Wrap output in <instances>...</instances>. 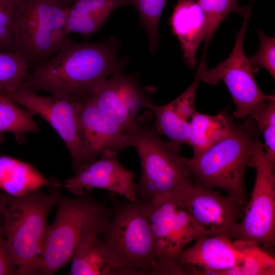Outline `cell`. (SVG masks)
I'll list each match as a JSON object with an SVG mask.
<instances>
[{
	"label": "cell",
	"instance_id": "603a6c76",
	"mask_svg": "<svg viewBox=\"0 0 275 275\" xmlns=\"http://www.w3.org/2000/svg\"><path fill=\"white\" fill-rule=\"evenodd\" d=\"M205 18L206 31L204 39L206 53L214 33L223 20L230 13L241 14L245 6L240 7L239 0H197Z\"/></svg>",
	"mask_w": 275,
	"mask_h": 275
},
{
	"label": "cell",
	"instance_id": "ffe728a7",
	"mask_svg": "<svg viewBox=\"0 0 275 275\" xmlns=\"http://www.w3.org/2000/svg\"><path fill=\"white\" fill-rule=\"evenodd\" d=\"M232 121L224 113L210 116L196 112L189 123L188 145L193 148V155L202 153L226 138Z\"/></svg>",
	"mask_w": 275,
	"mask_h": 275
},
{
	"label": "cell",
	"instance_id": "836d02e7",
	"mask_svg": "<svg viewBox=\"0 0 275 275\" xmlns=\"http://www.w3.org/2000/svg\"><path fill=\"white\" fill-rule=\"evenodd\" d=\"M63 6L67 7L68 5L71 3H73L76 0H57Z\"/></svg>",
	"mask_w": 275,
	"mask_h": 275
},
{
	"label": "cell",
	"instance_id": "e0dca14e",
	"mask_svg": "<svg viewBox=\"0 0 275 275\" xmlns=\"http://www.w3.org/2000/svg\"><path fill=\"white\" fill-rule=\"evenodd\" d=\"M170 23L180 43L183 57L188 66H197L196 53L206 31L205 18L195 0H177Z\"/></svg>",
	"mask_w": 275,
	"mask_h": 275
},
{
	"label": "cell",
	"instance_id": "7c38bea8",
	"mask_svg": "<svg viewBox=\"0 0 275 275\" xmlns=\"http://www.w3.org/2000/svg\"><path fill=\"white\" fill-rule=\"evenodd\" d=\"M177 195L206 235L236 239L248 203L228 195L225 196L197 182Z\"/></svg>",
	"mask_w": 275,
	"mask_h": 275
},
{
	"label": "cell",
	"instance_id": "277c9868",
	"mask_svg": "<svg viewBox=\"0 0 275 275\" xmlns=\"http://www.w3.org/2000/svg\"><path fill=\"white\" fill-rule=\"evenodd\" d=\"M113 200L102 245L122 275H153L156 257L146 202Z\"/></svg>",
	"mask_w": 275,
	"mask_h": 275
},
{
	"label": "cell",
	"instance_id": "ba28073f",
	"mask_svg": "<svg viewBox=\"0 0 275 275\" xmlns=\"http://www.w3.org/2000/svg\"><path fill=\"white\" fill-rule=\"evenodd\" d=\"M145 202L156 257L153 275H181L182 251L205 233L177 194L159 195Z\"/></svg>",
	"mask_w": 275,
	"mask_h": 275
},
{
	"label": "cell",
	"instance_id": "9c48e42d",
	"mask_svg": "<svg viewBox=\"0 0 275 275\" xmlns=\"http://www.w3.org/2000/svg\"><path fill=\"white\" fill-rule=\"evenodd\" d=\"M248 166L255 169L256 180L235 240L269 248L275 242L274 163L266 158L261 143Z\"/></svg>",
	"mask_w": 275,
	"mask_h": 275
},
{
	"label": "cell",
	"instance_id": "f1b7e54d",
	"mask_svg": "<svg viewBox=\"0 0 275 275\" xmlns=\"http://www.w3.org/2000/svg\"><path fill=\"white\" fill-rule=\"evenodd\" d=\"M108 16L102 14L80 13L67 7L66 29L68 34L78 33L88 36L92 34L104 24Z\"/></svg>",
	"mask_w": 275,
	"mask_h": 275
},
{
	"label": "cell",
	"instance_id": "484cf974",
	"mask_svg": "<svg viewBox=\"0 0 275 275\" xmlns=\"http://www.w3.org/2000/svg\"><path fill=\"white\" fill-rule=\"evenodd\" d=\"M255 120L263 134L266 158L275 163V97L268 101H262L252 108L250 115Z\"/></svg>",
	"mask_w": 275,
	"mask_h": 275
},
{
	"label": "cell",
	"instance_id": "4316f807",
	"mask_svg": "<svg viewBox=\"0 0 275 275\" xmlns=\"http://www.w3.org/2000/svg\"><path fill=\"white\" fill-rule=\"evenodd\" d=\"M274 259L259 246L250 244L246 257L238 265L227 271L225 274H274Z\"/></svg>",
	"mask_w": 275,
	"mask_h": 275
},
{
	"label": "cell",
	"instance_id": "8992f818",
	"mask_svg": "<svg viewBox=\"0 0 275 275\" xmlns=\"http://www.w3.org/2000/svg\"><path fill=\"white\" fill-rule=\"evenodd\" d=\"M67 7L57 0H22L14 22V52L37 67L71 40L66 22Z\"/></svg>",
	"mask_w": 275,
	"mask_h": 275
},
{
	"label": "cell",
	"instance_id": "83f0119b",
	"mask_svg": "<svg viewBox=\"0 0 275 275\" xmlns=\"http://www.w3.org/2000/svg\"><path fill=\"white\" fill-rule=\"evenodd\" d=\"M22 0H0V51L14 52V22Z\"/></svg>",
	"mask_w": 275,
	"mask_h": 275
},
{
	"label": "cell",
	"instance_id": "6da1fadb",
	"mask_svg": "<svg viewBox=\"0 0 275 275\" xmlns=\"http://www.w3.org/2000/svg\"><path fill=\"white\" fill-rule=\"evenodd\" d=\"M120 46L114 37L97 43L71 40L29 74L19 89L46 91L56 97L87 94L97 82L122 72L126 62L117 57Z\"/></svg>",
	"mask_w": 275,
	"mask_h": 275
},
{
	"label": "cell",
	"instance_id": "5b68a950",
	"mask_svg": "<svg viewBox=\"0 0 275 275\" xmlns=\"http://www.w3.org/2000/svg\"><path fill=\"white\" fill-rule=\"evenodd\" d=\"M261 144L249 127L232 121L226 138L199 154L182 157V160L196 182L208 188L224 190L228 196L248 203L245 170Z\"/></svg>",
	"mask_w": 275,
	"mask_h": 275
},
{
	"label": "cell",
	"instance_id": "52a82bcc",
	"mask_svg": "<svg viewBox=\"0 0 275 275\" xmlns=\"http://www.w3.org/2000/svg\"><path fill=\"white\" fill-rule=\"evenodd\" d=\"M129 136L130 145L136 149L141 165L136 188L139 200L147 201L159 195L177 194L193 184L182 156L158 136L153 127L139 120Z\"/></svg>",
	"mask_w": 275,
	"mask_h": 275
},
{
	"label": "cell",
	"instance_id": "cb8c5ba5",
	"mask_svg": "<svg viewBox=\"0 0 275 275\" xmlns=\"http://www.w3.org/2000/svg\"><path fill=\"white\" fill-rule=\"evenodd\" d=\"M29 66L13 51H0V94L18 90L29 74Z\"/></svg>",
	"mask_w": 275,
	"mask_h": 275
},
{
	"label": "cell",
	"instance_id": "ac0fdd59",
	"mask_svg": "<svg viewBox=\"0 0 275 275\" xmlns=\"http://www.w3.org/2000/svg\"><path fill=\"white\" fill-rule=\"evenodd\" d=\"M46 178L32 165L0 155V189L8 195L19 196L44 186H61Z\"/></svg>",
	"mask_w": 275,
	"mask_h": 275
},
{
	"label": "cell",
	"instance_id": "30bf717a",
	"mask_svg": "<svg viewBox=\"0 0 275 275\" xmlns=\"http://www.w3.org/2000/svg\"><path fill=\"white\" fill-rule=\"evenodd\" d=\"M252 4L246 6L241 14L243 21L231 54L216 67L205 70L201 75V80L210 85H215L219 80L224 82L235 104L236 108L233 115L237 119L245 118L257 104L275 97L274 94L264 93L258 87L254 77L252 65L243 49Z\"/></svg>",
	"mask_w": 275,
	"mask_h": 275
},
{
	"label": "cell",
	"instance_id": "44dd1931",
	"mask_svg": "<svg viewBox=\"0 0 275 275\" xmlns=\"http://www.w3.org/2000/svg\"><path fill=\"white\" fill-rule=\"evenodd\" d=\"M144 107L149 109L155 117L153 126L155 131L167 136L169 142L177 152L180 150L183 144H188L189 122L180 114L172 101L161 105L150 101Z\"/></svg>",
	"mask_w": 275,
	"mask_h": 275
},
{
	"label": "cell",
	"instance_id": "3957f363",
	"mask_svg": "<svg viewBox=\"0 0 275 275\" xmlns=\"http://www.w3.org/2000/svg\"><path fill=\"white\" fill-rule=\"evenodd\" d=\"M46 194L39 189L9 195L1 226L17 266V275L36 274L48 225L47 217L61 194L60 186Z\"/></svg>",
	"mask_w": 275,
	"mask_h": 275
},
{
	"label": "cell",
	"instance_id": "d6a6232c",
	"mask_svg": "<svg viewBox=\"0 0 275 275\" xmlns=\"http://www.w3.org/2000/svg\"><path fill=\"white\" fill-rule=\"evenodd\" d=\"M9 195L0 189V227L5 218L6 213V206Z\"/></svg>",
	"mask_w": 275,
	"mask_h": 275
},
{
	"label": "cell",
	"instance_id": "2e32d148",
	"mask_svg": "<svg viewBox=\"0 0 275 275\" xmlns=\"http://www.w3.org/2000/svg\"><path fill=\"white\" fill-rule=\"evenodd\" d=\"M77 118L80 137L91 161L108 150L130 146L129 133L101 111L88 94L78 96Z\"/></svg>",
	"mask_w": 275,
	"mask_h": 275
},
{
	"label": "cell",
	"instance_id": "9a60e30c",
	"mask_svg": "<svg viewBox=\"0 0 275 275\" xmlns=\"http://www.w3.org/2000/svg\"><path fill=\"white\" fill-rule=\"evenodd\" d=\"M99 160L86 165L66 180L65 188L77 196L93 188L105 189L125 197L127 201L138 200L135 174L126 169L119 161L115 151H106Z\"/></svg>",
	"mask_w": 275,
	"mask_h": 275
},
{
	"label": "cell",
	"instance_id": "5bb4252c",
	"mask_svg": "<svg viewBox=\"0 0 275 275\" xmlns=\"http://www.w3.org/2000/svg\"><path fill=\"white\" fill-rule=\"evenodd\" d=\"M194 242L180 255L181 275L225 274L243 261L250 244L224 236L207 235Z\"/></svg>",
	"mask_w": 275,
	"mask_h": 275
},
{
	"label": "cell",
	"instance_id": "e575fe53",
	"mask_svg": "<svg viewBox=\"0 0 275 275\" xmlns=\"http://www.w3.org/2000/svg\"><path fill=\"white\" fill-rule=\"evenodd\" d=\"M3 139H4L3 134H0V146L3 142Z\"/></svg>",
	"mask_w": 275,
	"mask_h": 275
},
{
	"label": "cell",
	"instance_id": "4fadbf2b",
	"mask_svg": "<svg viewBox=\"0 0 275 275\" xmlns=\"http://www.w3.org/2000/svg\"><path fill=\"white\" fill-rule=\"evenodd\" d=\"M96 105L119 127L129 133L138 126L140 108L151 97L137 77L116 73L94 85L88 93Z\"/></svg>",
	"mask_w": 275,
	"mask_h": 275
},
{
	"label": "cell",
	"instance_id": "d4e9b609",
	"mask_svg": "<svg viewBox=\"0 0 275 275\" xmlns=\"http://www.w3.org/2000/svg\"><path fill=\"white\" fill-rule=\"evenodd\" d=\"M139 14L141 23L148 38L149 50L155 53L159 44L158 26L160 16L168 0H127Z\"/></svg>",
	"mask_w": 275,
	"mask_h": 275
},
{
	"label": "cell",
	"instance_id": "d6986e66",
	"mask_svg": "<svg viewBox=\"0 0 275 275\" xmlns=\"http://www.w3.org/2000/svg\"><path fill=\"white\" fill-rule=\"evenodd\" d=\"M98 236L88 238L78 246L70 261L69 274L122 275Z\"/></svg>",
	"mask_w": 275,
	"mask_h": 275
},
{
	"label": "cell",
	"instance_id": "f546056e",
	"mask_svg": "<svg viewBox=\"0 0 275 275\" xmlns=\"http://www.w3.org/2000/svg\"><path fill=\"white\" fill-rule=\"evenodd\" d=\"M260 40L258 51L249 58L254 72H257L260 68L266 70L270 75L275 77V38L269 37L258 29Z\"/></svg>",
	"mask_w": 275,
	"mask_h": 275
},
{
	"label": "cell",
	"instance_id": "8fae6325",
	"mask_svg": "<svg viewBox=\"0 0 275 275\" xmlns=\"http://www.w3.org/2000/svg\"><path fill=\"white\" fill-rule=\"evenodd\" d=\"M0 94L39 115L50 124L69 150L74 172L91 162L79 132L77 118L79 95L44 96L34 91L23 89Z\"/></svg>",
	"mask_w": 275,
	"mask_h": 275
},
{
	"label": "cell",
	"instance_id": "4dcf8cb0",
	"mask_svg": "<svg viewBox=\"0 0 275 275\" xmlns=\"http://www.w3.org/2000/svg\"><path fill=\"white\" fill-rule=\"evenodd\" d=\"M124 6H129L127 0H76L70 7L80 13L109 16L116 9Z\"/></svg>",
	"mask_w": 275,
	"mask_h": 275
},
{
	"label": "cell",
	"instance_id": "7a4b0ae2",
	"mask_svg": "<svg viewBox=\"0 0 275 275\" xmlns=\"http://www.w3.org/2000/svg\"><path fill=\"white\" fill-rule=\"evenodd\" d=\"M56 204V219L48 226L36 274L58 271L71 261L82 242L102 233L112 212V207L88 191L73 198L61 194Z\"/></svg>",
	"mask_w": 275,
	"mask_h": 275
},
{
	"label": "cell",
	"instance_id": "1f68e13d",
	"mask_svg": "<svg viewBox=\"0 0 275 275\" xmlns=\"http://www.w3.org/2000/svg\"><path fill=\"white\" fill-rule=\"evenodd\" d=\"M0 275H17V266L1 227Z\"/></svg>",
	"mask_w": 275,
	"mask_h": 275
},
{
	"label": "cell",
	"instance_id": "7402d4cb",
	"mask_svg": "<svg viewBox=\"0 0 275 275\" xmlns=\"http://www.w3.org/2000/svg\"><path fill=\"white\" fill-rule=\"evenodd\" d=\"M17 105L0 94V134L11 132L18 144H20L25 141L26 134L37 132L39 128L33 119L34 113Z\"/></svg>",
	"mask_w": 275,
	"mask_h": 275
}]
</instances>
